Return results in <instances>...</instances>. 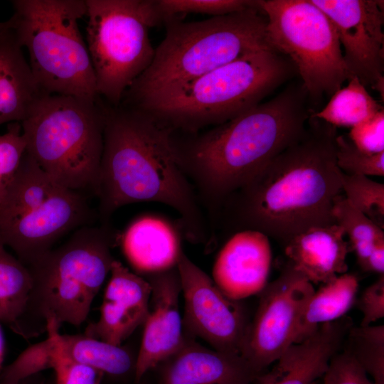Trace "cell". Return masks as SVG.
<instances>
[{"label": "cell", "instance_id": "1", "mask_svg": "<svg viewBox=\"0 0 384 384\" xmlns=\"http://www.w3.org/2000/svg\"><path fill=\"white\" fill-rule=\"evenodd\" d=\"M337 135L311 114L302 134L227 200L215 230L227 220L238 232L260 231L285 245L309 228L336 224L333 207L343 194Z\"/></svg>", "mask_w": 384, "mask_h": 384}, {"label": "cell", "instance_id": "2", "mask_svg": "<svg viewBox=\"0 0 384 384\" xmlns=\"http://www.w3.org/2000/svg\"><path fill=\"white\" fill-rule=\"evenodd\" d=\"M173 129L140 110L105 109L103 151L97 196L98 215L107 223L119 208L154 202L174 209L183 236L210 247L207 216L175 155Z\"/></svg>", "mask_w": 384, "mask_h": 384}, {"label": "cell", "instance_id": "3", "mask_svg": "<svg viewBox=\"0 0 384 384\" xmlns=\"http://www.w3.org/2000/svg\"><path fill=\"white\" fill-rule=\"evenodd\" d=\"M303 87H289L235 118L179 139L177 162L193 187L213 233L227 200L304 132L311 114Z\"/></svg>", "mask_w": 384, "mask_h": 384}, {"label": "cell", "instance_id": "4", "mask_svg": "<svg viewBox=\"0 0 384 384\" xmlns=\"http://www.w3.org/2000/svg\"><path fill=\"white\" fill-rule=\"evenodd\" d=\"M117 240L108 223L86 225L28 266L33 286L14 331L29 338L46 331L47 326L81 325L110 273Z\"/></svg>", "mask_w": 384, "mask_h": 384}, {"label": "cell", "instance_id": "5", "mask_svg": "<svg viewBox=\"0 0 384 384\" xmlns=\"http://www.w3.org/2000/svg\"><path fill=\"white\" fill-rule=\"evenodd\" d=\"M166 22L165 38L155 49L151 63L123 96L127 107H134L251 52L271 47L266 17L257 1L246 10L203 21Z\"/></svg>", "mask_w": 384, "mask_h": 384}, {"label": "cell", "instance_id": "6", "mask_svg": "<svg viewBox=\"0 0 384 384\" xmlns=\"http://www.w3.org/2000/svg\"><path fill=\"white\" fill-rule=\"evenodd\" d=\"M291 64L272 48H260L132 108L149 113L173 131L196 132L260 104L288 79Z\"/></svg>", "mask_w": 384, "mask_h": 384}, {"label": "cell", "instance_id": "7", "mask_svg": "<svg viewBox=\"0 0 384 384\" xmlns=\"http://www.w3.org/2000/svg\"><path fill=\"white\" fill-rule=\"evenodd\" d=\"M105 109L100 99L42 93L21 122L26 153L60 185L97 196Z\"/></svg>", "mask_w": 384, "mask_h": 384}, {"label": "cell", "instance_id": "8", "mask_svg": "<svg viewBox=\"0 0 384 384\" xmlns=\"http://www.w3.org/2000/svg\"><path fill=\"white\" fill-rule=\"evenodd\" d=\"M9 19L18 43L28 52L29 66L43 93L91 101L100 97L78 21L85 0H16Z\"/></svg>", "mask_w": 384, "mask_h": 384}, {"label": "cell", "instance_id": "9", "mask_svg": "<svg viewBox=\"0 0 384 384\" xmlns=\"http://www.w3.org/2000/svg\"><path fill=\"white\" fill-rule=\"evenodd\" d=\"M95 215L85 194L55 182L26 152L0 207V242L28 267Z\"/></svg>", "mask_w": 384, "mask_h": 384}, {"label": "cell", "instance_id": "10", "mask_svg": "<svg viewBox=\"0 0 384 384\" xmlns=\"http://www.w3.org/2000/svg\"><path fill=\"white\" fill-rule=\"evenodd\" d=\"M87 47L99 97L118 107L151 63L149 31L161 21L156 1L85 0Z\"/></svg>", "mask_w": 384, "mask_h": 384}, {"label": "cell", "instance_id": "11", "mask_svg": "<svg viewBox=\"0 0 384 384\" xmlns=\"http://www.w3.org/2000/svg\"><path fill=\"white\" fill-rule=\"evenodd\" d=\"M257 1L266 17L268 43L289 58L312 101L331 96L353 77L332 22L311 0Z\"/></svg>", "mask_w": 384, "mask_h": 384}, {"label": "cell", "instance_id": "12", "mask_svg": "<svg viewBox=\"0 0 384 384\" xmlns=\"http://www.w3.org/2000/svg\"><path fill=\"white\" fill-rule=\"evenodd\" d=\"M314 291L313 284L288 262L260 293L241 350V356L256 373L261 374L294 343L302 311Z\"/></svg>", "mask_w": 384, "mask_h": 384}, {"label": "cell", "instance_id": "13", "mask_svg": "<svg viewBox=\"0 0 384 384\" xmlns=\"http://www.w3.org/2000/svg\"><path fill=\"white\" fill-rule=\"evenodd\" d=\"M176 267L184 299L186 334L204 340L216 351L241 355L248 324L239 301L225 295L184 252Z\"/></svg>", "mask_w": 384, "mask_h": 384}, {"label": "cell", "instance_id": "14", "mask_svg": "<svg viewBox=\"0 0 384 384\" xmlns=\"http://www.w3.org/2000/svg\"><path fill=\"white\" fill-rule=\"evenodd\" d=\"M311 1L332 22L351 75L374 88L384 80L383 1Z\"/></svg>", "mask_w": 384, "mask_h": 384}, {"label": "cell", "instance_id": "15", "mask_svg": "<svg viewBox=\"0 0 384 384\" xmlns=\"http://www.w3.org/2000/svg\"><path fill=\"white\" fill-rule=\"evenodd\" d=\"M151 287L149 312L137 355L134 380L175 353L186 333L179 310L181 284L177 267L144 276Z\"/></svg>", "mask_w": 384, "mask_h": 384}, {"label": "cell", "instance_id": "16", "mask_svg": "<svg viewBox=\"0 0 384 384\" xmlns=\"http://www.w3.org/2000/svg\"><path fill=\"white\" fill-rule=\"evenodd\" d=\"M100 315L90 323L84 334L116 346H121L140 325L144 324L149 306L150 283L129 271L115 260L110 270Z\"/></svg>", "mask_w": 384, "mask_h": 384}, {"label": "cell", "instance_id": "17", "mask_svg": "<svg viewBox=\"0 0 384 384\" xmlns=\"http://www.w3.org/2000/svg\"><path fill=\"white\" fill-rule=\"evenodd\" d=\"M271 262L269 238L260 231L240 230L218 253L213 280L228 298L240 301L260 294L265 287Z\"/></svg>", "mask_w": 384, "mask_h": 384}, {"label": "cell", "instance_id": "18", "mask_svg": "<svg viewBox=\"0 0 384 384\" xmlns=\"http://www.w3.org/2000/svg\"><path fill=\"white\" fill-rule=\"evenodd\" d=\"M158 366V384H257L260 375L241 355L208 348L186 334L181 347Z\"/></svg>", "mask_w": 384, "mask_h": 384}, {"label": "cell", "instance_id": "19", "mask_svg": "<svg viewBox=\"0 0 384 384\" xmlns=\"http://www.w3.org/2000/svg\"><path fill=\"white\" fill-rule=\"evenodd\" d=\"M351 326L347 317L321 325L302 341L289 346L271 370L258 375L257 384H313L324 375Z\"/></svg>", "mask_w": 384, "mask_h": 384}, {"label": "cell", "instance_id": "20", "mask_svg": "<svg viewBox=\"0 0 384 384\" xmlns=\"http://www.w3.org/2000/svg\"><path fill=\"white\" fill-rule=\"evenodd\" d=\"M180 226L155 215H143L127 228L121 238L123 252L140 276L177 267L181 254Z\"/></svg>", "mask_w": 384, "mask_h": 384}, {"label": "cell", "instance_id": "21", "mask_svg": "<svg viewBox=\"0 0 384 384\" xmlns=\"http://www.w3.org/2000/svg\"><path fill=\"white\" fill-rule=\"evenodd\" d=\"M345 232L337 224L309 228L285 245L289 262L312 284H324L346 273L351 249Z\"/></svg>", "mask_w": 384, "mask_h": 384}, {"label": "cell", "instance_id": "22", "mask_svg": "<svg viewBox=\"0 0 384 384\" xmlns=\"http://www.w3.org/2000/svg\"><path fill=\"white\" fill-rule=\"evenodd\" d=\"M9 22L0 33V125L21 123L43 93Z\"/></svg>", "mask_w": 384, "mask_h": 384}, {"label": "cell", "instance_id": "23", "mask_svg": "<svg viewBox=\"0 0 384 384\" xmlns=\"http://www.w3.org/2000/svg\"><path fill=\"white\" fill-rule=\"evenodd\" d=\"M358 286L357 277L346 272L314 291L302 311L294 343L311 336L321 325L343 318L355 302Z\"/></svg>", "mask_w": 384, "mask_h": 384}, {"label": "cell", "instance_id": "24", "mask_svg": "<svg viewBox=\"0 0 384 384\" xmlns=\"http://www.w3.org/2000/svg\"><path fill=\"white\" fill-rule=\"evenodd\" d=\"M62 353L69 358L85 364L98 372L114 377L133 375L137 356L127 348L83 334H59Z\"/></svg>", "mask_w": 384, "mask_h": 384}, {"label": "cell", "instance_id": "25", "mask_svg": "<svg viewBox=\"0 0 384 384\" xmlns=\"http://www.w3.org/2000/svg\"><path fill=\"white\" fill-rule=\"evenodd\" d=\"M348 82L331 96L323 109L311 116L335 127L352 128L383 110L357 78L352 77Z\"/></svg>", "mask_w": 384, "mask_h": 384}, {"label": "cell", "instance_id": "26", "mask_svg": "<svg viewBox=\"0 0 384 384\" xmlns=\"http://www.w3.org/2000/svg\"><path fill=\"white\" fill-rule=\"evenodd\" d=\"M32 286L29 269L0 242V321L13 330L26 309Z\"/></svg>", "mask_w": 384, "mask_h": 384}, {"label": "cell", "instance_id": "27", "mask_svg": "<svg viewBox=\"0 0 384 384\" xmlns=\"http://www.w3.org/2000/svg\"><path fill=\"white\" fill-rule=\"evenodd\" d=\"M48 336L26 348L0 372V384H21L23 380L47 369H53L61 351L59 329L46 328Z\"/></svg>", "mask_w": 384, "mask_h": 384}, {"label": "cell", "instance_id": "28", "mask_svg": "<svg viewBox=\"0 0 384 384\" xmlns=\"http://www.w3.org/2000/svg\"><path fill=\"white\" fill-rule=\"evenodd\" d=\"M333 217L348 236L351 249L363 266L375 243L384 238L383 230L353 206L343 193L334 202Z\"/></svg>", "mask_w": 384, "mask_h": 384}, {"label": "cell", "instance_id": "29", "mask_svg": "<svg viewBox=\"0 0 384 384\" xmlns=\"http://www.w3.org/2000/svg\"><path fill=\"white\" fill-rule=\"evenodd\" d=\"M344 342L373 383L384 384V326H351Z\"/></svg>", "mask_w": 384, "mask_h": 384}, {"label": "cell", "instance_id": "30", "mask_svg": "<svg viewBox=\"0 0 384 384\" xmlns=\"http://www.w3.org/2000/svg\"><path fill=\"white\" fill-rule=\"evenodd\" d=\"M342 191L346 199L382 230L384 228V184L363 175L342 172Z\"/></svg>", "mask_w": 384, "mask_h": 384}, {"label": "cell", "instance_id": "31", "mask_svg": "<svg viewBox=\"0 0 384 384\" xmlns=\"http://www.w3.org/2000/svg\"><path fill=\"white\" fill-rule=\"evenodd\" d=\"M257 1L250 0H158L156 7L161 21L177 15L201 14L220 16L253 7Z\"/></svg>", "mask_w": 384, "mask_h": 384}, {"label": "cell", "instance_id": "32", "mask_svg": "<svg viewBox=\"0 0 384 384\" xmlns=\"http://www.w3.org/2000/svg\"><path fill=\"white\" fill-rule=\"evenodd\" d=\"M336 159L338 167L345 174L384 176V152H363L345 135L338 134L336 138Z\"/></svg>", "mask_w": 384, "mask_h": 384}, {"label": "cell", "instance_id": "33", "mask_svg": "<svg viewBox=\"0 0 384 384\" xmlns=\"http://www.w3.org/2000/svg\"><path fill=\"white\" fill-rule=\"evenodd\" d=\"M26 152L21 123H9L7 131L0 135V207Z\"/></svg>", "mask_w": 384, "mask_h": 384}, {"label": "cell", "instance_id": "34", "mask_svg": "<svg viewBox=\"0 0 384 384\" xmlns=\"http://www.w3.org/2000/svg\"><path fill=\"white\" fill-rule=\"evenodd\" d=\"M323 377L324 384H374L354 357L344 349L331 358Z\"/></svg>", "mask_w": 384, "mask_h": 384}, {"label": "cell", "instance_id": "35", "mask_svg": "<svg viewBox=\"0 0 384 384\" xmlns=\"http://www.w3.org/2000/svg\"><path fill=\"white\" fill-rule=\"evenodd\" d=\"M348 138L363 152L369 154L384 152V110L352 127Z\"/></svg>", "mask_w": 384, "mask_h": 384}, {"label": "cell", "instance_id": "36", "mask_svg": "<svg viewBox=\"0 0 384 384\" xmlns=\"http://www.w3.org/2000/svg\"><path fill=\"white\" fill-rule=\"evenodd\" d=\"M53 370L55 373V384H99L100 377L103 375L85 364L69 358L62 351Z\"/></svg>", "mask_w": 384, "mask_h": 384}, {"label": "cell", "instance_id": "37", "mask_svg": "<svg viewBox=\"0 0 384 384\" xmlns=\"http://www.w3.org/2000/svg\"><path fill=\"white\" fill-rule=\"evenodd\" d=\"M362 314L361 325L369 326L384 317V275L366 287L358 302Z\"/></svg>", "mask_w": 384, "mask_h": 384}, {"label": "cell", "instance_id": "38", "mask_svg": "<svg viewBox=\"0 0 384 384\" xmlns=\"http://www.w3.org/2000/svg\"><path fill=\"white\" fill-rule=\"evenodd\" d=\"M363 267L380 275L384 274V238L375 243Z\"/></svg>", "mask_w": 384, "mask_h": 384}, {"label": "cell", "instance_id": "39", "mask_svg": "<svg viewBox=\"0 0 384 384\" xmlns=\"http://www.w3.org/2000/svg\"><path fill=\"white\" fill-rule=\"evenodd\" d=\"M5 353V345L3 332L0 326V372L3 369V363Z\"/></svg>", "mask_w": 384, "mask_h": 384}, {"label": "cell", "instance_id": "40", "mask_svg": "<svg viewBox=\"0 0 384 384\" xmlns=\"http://www.w3.org/2000/svg\"><path fill=\"white\" fill-rule=\"evenodd\" d=\"M9 26V21H4V22H0V33L4 31L8 28Z\"/></svg>", "mask_w": 384, "mask_h": 384}, {"label": "cell", "instance_id": "41", "mask_svg": "<svg viewBox=\"0 0 384 384\" xmlns=\"http://www.w3.org/2000/svg\"></svg>", "mask_w": 384, "mask_h": 384}]
</instances>
